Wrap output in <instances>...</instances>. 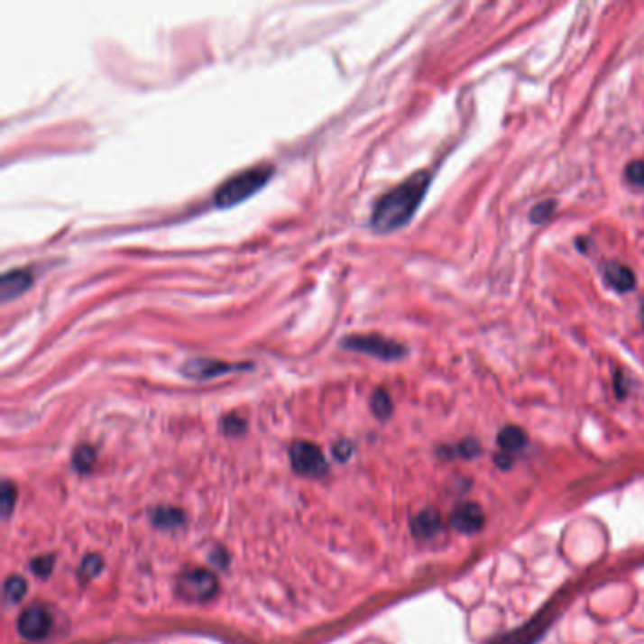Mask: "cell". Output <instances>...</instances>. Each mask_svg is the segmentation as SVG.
<instances>
[{"label": "cell", "mask_w": 644, "mask_h": 644, "mask_svg": "<svg viewBox=\"0 0 644 644\" xmlns=\"http://www.w3.org/2000/svg\"><path fill=\"white\" fill-rule=\"evenodd\" d=\"M150 520L153 526H157L161 529H174V528L182 526L186 520V514L174 507H157L150 512Z\"/></svg>", "instance_id": "13"}, {"label": "cell", "mask_w": 644, "mask_h": 644, "mask_svg": "<svg viewBox=\"0 0 644 644\" xmlns=\"http://www.w3.org/2000/svg\"><path fill=\"white\" fill-rule=\"evenodd\" d=\"M243 369H246V367L244 365H231V363H225V361H217V359L197 357V359H189L182 371H184V374L188 378L208 380V378H216L219 374L236 373V371H243Z\"/></svg>", "instance_id": "8"}, {"label": "cell", "mask_w": 644, "mask_h": 644, "mask_svg": "<svg viewBox=\"0 0 644 644\" xmlns=\"http://www.w3.org/2000/svg\"><path fill=\"white\" fill-rule=\"evenodd\" d=\"M626 178L631 186L644 188V161H631L626 167Z\"/></svg>", "instance_id": "23"}, {"label": "cell", "mask_w": 644, "mask_h": 644, "mask_svg": "<svg viewBox=\"0 0 644 644\" xmlns=\"http://www.w3.org/2000/svg\"><path fill=\"white\" fill-rule=\"evenodd\" d=\"M371 409H373V414L380 419H388L393 414V402L386 390H376L373 393Z\"/></svg>", "instance_id": "15"}, {"label": "cell", "mask_w": 644, "mask_h": 644, "mask_svg": "<svg viewBox=\"0 0 644 644\" xmlns=\"http://www.w3.org/2000/svg\"><path fill=\"white\" fill-rule=\"evenodd\" d=\"M244 429H246V421L240 416H236V414H229V416H225L224 419H221V431H224L229 437L243 435Z\"/></svg>", "instance_id": "20"}, {"label": "cell", "mask_w": 644, "mask_h": 644, "mask_svg": "<svg viewBox=\"0 0 644 644\" xmlns=\"http://www.w3.org/2000/svg\"><path fill=\"white\" fill-rule=\"evenodd\" d=\"M53 618L44 607H31L17 618V631L27 640H42L51 631Z\"/></svg>", "instance_id": "7"}, {"label": "cell", "mask_w": 644, "mask_h": 644, "mask_svg": "<svg viewBox=\"0 0 644 644\" xmlns=\"http://www.w3.org/2000/svg\"><path fill=\"white\" fill-rule=\"evenodd\" d=\"M352 445H350V442H346V440H342V442H338V445L335 446V457L338 459V461H348V457L352 455Z\"/></svg>", "instance_id": "24"}, {"label": "cell", "mask_w": 644, "mask_h": 644, "mask_svg": "<svg viewBox=\"0 0 644 644\" xmlns=\"http://www.w3.org/2000/svg\"><path fill=\"white\" fill-rule=\"evenodd\" d=\"M103 567H105V561L98 554L86 556V559L82 561V566H79V580H82L84 584L91 582L95 576L100 575Z\"/></svg>", "instance_id": "16"}, {"label": "cell", "mask_w": 644, "mask_h": 644, "mask_svg": "<svg viewBox=\"0 0 644 644\" xmlns=\"http://www.w3.org/2000/svg\"><path fill=\"white\" fill-rule=\"evenodd\" d=\"M342 348L369 354L382 361H399L407 355V350L399 342L380 335H352L340 342Z\"/></svg>", "instance_id": "3"}, {"label": "cell", "mask_w": 644, "mask_h": 644, "mask_svg": "<svg viewBox=\"0 0 644 644\" xmlns=\"http://www.w3.org/2000/svg\"><path fill=\"white\" fill-rule=\"evenodd\" d=\"M455 450L463 459H474V457H478L482 454V445L476 438L469 437L463 442H459V445L455 446Z\"/></svg>", "instance_id": "21"}, {"label": "cell", "mask_w": 644, "mask_h": 644, "mask_svg": "<svg viewBox=\"0 0 644 644\" xmlns=\"http://www.w3.org/2000/svg\"><path fill=\"white\" fill-rule=\"evenodd\" d=\"M27 593V582L22 576H10L5 584V595L8 603H17L22 601Z\"/></svg>", "instance_id": "17"}, {"label": "cell", "mask_w": 644, "mask_h": 644, "mask_svg": "<svg viewBox=\"0 0 644 644\" xmlns=\"http://www.w3.org/2000/svg\"><path fill=\"white\" fill-rule=\"evenodd\" d=\"M497 445H499L501 452L512 455L528 446V435L518 426H507L499 431Z\"/></svg>", "instance_id": "12"}, {"label": "cell", "mask_w": 644, "mask_h": 644, "mask_svg": "<svg viewBox=\"0 0 644 644\" xmlns=\"http://www.w3.org/2000/svg\"><path fill=\"white\" fill-rule=\"evenodd\" d=\"M557 203L552 198L548 200H542V203H538L537 207H533L531 214H529V219L533 221V224H545V221H548L552 216H554V210H556Z\"/></svg>", "instance_id": "18"}, {"label": "cell", "mask_w": 644, "mask_h": 644, "mask_svg": "<svg viewBox=\"0 0 644 644\" xmlns=\"http://www.w3.org/2000/svg\"><path fill=\"white\" fill-rule=\"evenodd\" d=\"M603 276H605L609 288H612L618 293H628L637 286L635 272L628 265L618 263V261L607 263L605 269H603Z\"/></svg>", "instance_id": "10"}, {"label": "cell", "mask_w": 644, "mask_h": 644, "mask_svg": "<svg viewBox=\"0 0 644 644\" xmlns=\"http://www.w3.org/2000/svg\"><path fill=\"white\" fill-rule=\"evenodd\" d=\"M290 457H291L293 469L303 476L319 478L329 471L324 452H321L316 445H312V442H305V440L293 442V446L290 450Z\"/></svg>", "instance_id": "4"}, {"label": "cell", "mask_w": 644, "mask_h": 644, "mask_svg": "<svg viewBox=\"0 0 644 644\" xmlns=\"http://www.w3.org/2000/svg\"><path fill=\"white\" fill-rule=\"evenodd\" d=\"M642 321H644V308H642Z\"/></svg>", "instance_id": "27"}, {"label": "cell", "mask_w": 644, "mask_h": 644, "mask_svg": "<svg viewBox=\"0 0 644 644\" xmlns=\"http://www.w3.org/2000/svg\"><path fill=\"white\" fill-rule=\"evenodd\" d=\"M34 281V276L27 269H14L3 274L0 278V299L3 303H10L12 299L22 297Z\"/></svg>", "instance_id": "9"}, {"label": "cell", "mask_w": 644, "mask_h": 644, "mask_svg": "<svg viewBox=\"0 0 644 644\" xmlns=\"http://www.w3.org/2000/svg\"><path fill=\"white\" fill-rule=\"evenodd\" d=\"M15 499H17V493H15V488L12 482H5L3 484V497H0V507H3V514L5 518H8L15 507Z\"/></svg>", "instance_id": "22"}, {"label": "cell", "mask_w": 644, "mask_h": 644, "mask_svg": "<svg viewBox=\"0 0 644 644\" xmlns=\"http://www.w3.org/2000/svg\"><path fill=\"white\" fill-rule=\"evenodd\" d=\"M274 169L271 165L252 167L244 172H240L229 178L225 184H221L216 191V207L217 208H233L243 203V200L255 195L259 189H263L272 176Z\"/></svg>", "instance_id": "2"}, {"label": "cell", "mask_w": 644, "mask_h": 644, "mask_svg": "<svg viewBox=\"0 0 644 644\" xmlns=\"http://www.w3.org/2000/svg\"><path fill=\"white\" fill-rule=\"evenodd\" d=\"M217 588V578L208 569H191L178 578V593L186 601H208Z\"/></svg>", "instance_id": "5"}, {"label": "cell", "mask_w": 644, "mask_h": 644, "mask_svg": "<svg viewBox=\"0 0 644 644\" xmlns=\"http://www.w3.org/2000/svg\"><path fill=\"white\" fill-rule=\"evenodd\" d=\"M450 526L461 533V535H474L478 531L484 529L486 526V512L482 509L478 502L467 501L457 505L452 512H450Z\"/></svg>", "instance_id": "6"}, {"label": "cell", "mask_w": 644, "mask_h": 644, "mask_svg": "<svg viewBox=\"0 0 644 644\" xmlns=\"http://www.w3.org/2000/svg\"><path fill=\"white\" fill-rule=\"evenodd\" d=\"M431 184L429 170H418L405 182L395 186L374 205L371 227L378 233H391L405 227L414 217Z\"/></svg>", "instance_id": "1"}, {"label": "cell", "mask_w": 644, "mask_h": 644, "mask_svg": "<svg viewBox=\"0 0 644 644\" xmlns=\"http://www.w3.org/2000/svg\"><path fill=\"white\" fill-rule=\"evenodd\" d=\"M55 567V556L48 554V556H38L31 561V571L38 576V578H46L51 575Z\"/></svg>", "instance_id": "19"}, {"label": "cell", "mask_w": 644, "mask_h": 644, "mask_svg": "<svg viewBox=\"0 0 644 644\" xmlns=\"http://www.w3.org/2000/svg\"><path fill=\"white\" fill-rule=\"evenodd\" d=\"M442 531V516L435 507H429L426 511H421L414 520H412V533L418 538L429 540L435 535Z\"/></svg>", "instance_id": "11"}, {"label": "cell", "mask_w": 644, "mask_h": 644, "mask_svg": "<svg viewBox=\"0 0 644 644\" xmlns=\"http://www.w3.org/2000/svg\"><path fill=\"white\" fill-rule=\"evenodd\" d=\"M495 465H497L499 469H502V471H507V469H511V467L514 465V457H512L511 454L499 452V454L495 455Z\"/></svg>", "instance_id": "25"}, {"label": "cell", "mask_w": 644, "mask_h": 644, "mask_svg": "<svg viewBox=\"0 0 644 644\" xmlns=\"http://www.w3.org/2000/svg\"><path fill=\"white\" fill-rule=\"evenodd\" d=\"M95 461H97V454L91 446L87 445H82V446H78L72 454V465L74 469L79 473V474H86L93 469L95 465Z\"/></svg>", "instance_id": "14"}, {"label": "cell", "mask_w": 644, "mask_h": 644, "mask_svg": "<svg viewBox=\"0 0 644 644\" xmlns=\"http://www.w3.org/2000/svg\"><path fill=\"white\" fill-rule=\"evenodd\" d=\"M210 561L216 563L219 569H225L229 566V556L225 550H217V552L210 554Z\"/></svg>", "instance_id": "26"}]
</instances>
